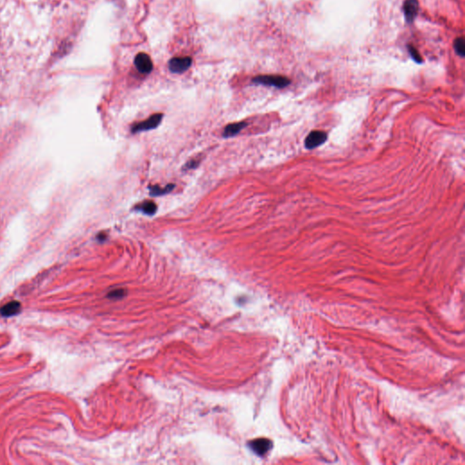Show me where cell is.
<instances>
[{"mask_svg": "<svg viewBox=\"0 0 465 465\" xmlns=\"http://www.w3.org/2000/svg\"><path fill=\"white\" fill-rule=\"evenodd\" d=\"M408 49H409L410 54L412 57L415 59L417 63H421L422 62V56H420L418 51L416 50V48L414 47V46H408Z\"/></svg>", "mask_w": 465, "mask_h": 465, "instance_id": "obj_13", "label": "cell"}, {"mask_svg": "<svg viewBox=\"0 0 465 465\" xmlns=\"http://www.w3.org/2000/svg\"><path fill=\"white\" fill-rule=\"evenodd\" d=\"M20 311L21 303L17 301H11L0 308V314L4 317H10L18 314Z\"/></svg>", "mask_w": 465, "mask_h": 465, "instance_id": "obj_8", "label": "cell"}, {"mask_svg": "<svg viewBox=\"0 0 465 465\" xmlns=\"http://www.w3.org/2000/svg\"><path fill=\"white\" fill-rule=\"evenodd\" d=\"M253 82L265 86H274L277 88H283L289 86L291 83L287 77L282 76H258L253 78Z\"/></svg>", "mask_w": 465, "mask_h": 465, "instance_id": "obj_1", "label": "cell"}, {"mask_svg": "<svg viewBox=\"0 0 465 465\" xmlns=\"http://www.w3.org/2000/svg\"><path fill=\"white\" fill-rule=\"evenodd\" d=\"M134 63L137 70L139 71L141 74L147 75L151 73L152 69H153V62H152L151 57L146 53L137 54L135 57Z\"/></svg>", "mask_w": 465, "mask_h": 465, "instance_id": "obj_5", "label": "cell"}, {"mask_svg": "<svg viewBox=\"0 0 465 465\" xmlns=\"http://www.w3.org/2000/svg\"><path fill=\"white\" fill-rule=\"evenodd\" d=\"M136 209L141 211L146 215H148V216H153L154 214H156V212H157V205L153 201H146V202L142 203L139 206L136 207Z\"/></svg>", "mask_w": 465, "mask_h": 465, "instance_id": "obj_10", "label": "cell"}, {"mask_svg": "<svg viewBox=\"0 0 465 465\" xmlns=\"http://www.w3.org/2000/svg\"><path fill=\"white\" fill-rule=\"evenodd\" d=\"M175 187V185H167L165 187H160L158 186L150 187V194L152 196H162L171 192Z\"/></svg>", "mask_w": 465, "mask_h": 465, "instance_id": "obj_11", "label": "cell"}, {"mask_svg": "<svg viewBox=\"0 0 465 465\" xmlns=\"http://www.w3.org/2000/svg\"><path fill=\"white\" fill-rule=\"evenodd\" d=\"M246 125L247 124L245 122H237V123L230 124L225 128L223 136L225 137H231L236 136L239 132L246 127Z\"/></svg>", "mask_w": 465, "mask_h": 465, "instance_id": "obj_9", "label": "cell"}, {"mask_svg": "<svg viewBox=\"0 0 465 465\" xmlns=\"http://www.w3.org/2000/svg\"><path fill=\"white\" fill-rule=\"evenodd\" d=\"M419 2L418 0H405L404 4L405 20L407 23H413L418 14Z\"/></svg>", "mask_w": 465, "mask_h": 465, "instance_id": "obj_6", "label": "cell"}, {"mask_svg": "<svg viewBox=\"0 0 465 465\" xmlns=\"http://www.w3.org/2000/svg\"><path fill=\"white\" fill-rule=\"evenodd\" d=\"M198 164H199V161L192 160L191 162L187 163V168H193V167H195L196 165H198Z\"/></svg>", "mask_w": 465, "mask_h": 465, "instance_id": "obj_15", "label": "cell"}, {"mask_svg": "<svg viewBox=\"0 0 465 465\" xmlns=\"http://www.w3.org/2000/svg\"><path fill=\"white\" fill-rule=\"evenodd\" d=\"M465 39H464V37H457V38L455 39V45H454L456 53H457L459 56H462V57L465 56Z\"/></svg>", "mask_w": 465, "mask_h": 465, "instance_id": "obj_12", "label": "cell"}, {"mask_svg": "<svg viewBox=\"0 0 465 465\" xmlns=\"http://www.w3.org/2000/svg\"><path fill=\"white\" fill-rule=\"evenodd\" d=\"M250 447L258 455H264L271 450L272 442L265 438H259L252 441L250 443Z\"/></svg>", "mask_w": 465, "mask_h": 465, "instance_id": "obj_7", "label": "cell"}, {"mask_svg": "<svg viewBox=\"0 0 465 465\" xmlns=\"http://www.w3.org/2000/svg\"><path fill=\"white\" fill-rule=\"evenodd\" d=\"M163 114H155L147 118L145 121L137 123L135 126L132 127V132L133 133H138V132L148 131L154 128H157L160 123L162 121Z\"/></svg>", "mask_w": 465, "mask_h": 465, "instance_id": "obj_2", "label": "cell"}, {"mask_svg": "<svg viewBox=\"0 0 465 465\" xmlns=\"http://www.w3.org/2000/svg\"><path fill=\"white\" fill-rule=\"evenodd\" d=\"M326 139L327 134L325 132L315 130L311 132L307 136L304 141V146L307 149H314L315 147L323 145L324 142L326 141Z\"/></svg>", "mask_w": 465, "mask_h": 465, "instance_id": "obj_4", "label": "cell"}, {"mask_svg": "<svg viewBox=\"0 0 465 465\" xmlns=\"http://www.w3.org/2000/svg\"><path fill=\"white\" fill-rule=\"evenodd\" d=\"M192 65V58L190 56L174 57L168 62L169 70L175 74H182Z\"/></svg>", "mask_w": 465, "mask_h": 465, "instance_id": "obj_3", "label": "cell"}, {"mask_svg": "<svg viewBox=\"0 0 465 465\" xmlns=\"http://www.w3.org/2000/svg\"><path fill=\"white\" fill-rule=\"evenodd\" d=\"M123 294H125V292L124 290L122 289H118V290H114L113 292L108 294V297L110 298H120L123 296Z\"/></svg>", "mask_w": 465, "mask_h": 465, "instance_id": "obj_14", "label": "cell"}]
</instances>
